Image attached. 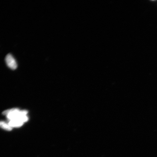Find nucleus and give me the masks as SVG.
Wrapping results in <instances>:
<instances>
[{"label": "nucleus", "instance_id": "f257e3e1", "mask_svg": "<svg viewBox=\"0 0 157 157\" xmlns=\"http://www.w3.org/2000/svg\"><path fill=\"white\" fill-rule=\"evenodd\" d=\"M27 113L28 111L26 110L20 111L17 109H13L4 111L3 114L6 115L9 121L18 120L24 123L29 120Z\"/></svg>", "mask_w": 157, "mask_h": 157}, {"label": "nucleus", "instance_id": "f03ea898", "mask_svg": "<svg viewBox=\"0 0 157 157\" xmlns=\"http://www.w3.org/2000/svg\"><path fill=\"white\" fill-rule=\"evenodd\" d=\"M6 64L11 69L15 70L17 68V63L15 58L11 54H7L6 57Z\"/></svg>", "mask_w": 157, "mask_h": 157}, {"label": "nucleus", "instance_id": "7ed1b4c3", "mask_svg": "<svg viewBox=\"0 0 157 157\" xmlns=\"http://www.w3.org/2000/svg\"><path fill=\"white\" fill-rule=\"evenodd\" d=\"M10 126L13 127H19L22 126L24 123L18 120L9 121L8 123Z\"/></svg>", "mask_w": 157, "mask_h": 157}, {"label": "nucleus", "instance_id": "20e7f679", "mask_svg": "<svg viewBox=\"0 0 157 157\" xmlns=\"http://www.w3.org/2000/svg\"><path fill=\"white\" fill-rule=\"evenodd\" d=\"M0 127L8 131H10L12 129V128L10 126L8 123L3 121H0Z\"/></svg>", "mask_w": 157, "mask_h": 157}]
</instances>
